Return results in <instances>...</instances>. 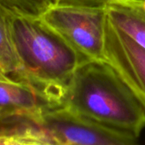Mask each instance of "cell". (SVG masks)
I'll list each match as a JSON object with an SVG mask.
<instances>
[{
    "label": "cell",
    "instance_id": "obj_1",
    "mask_svg": "<svg viewBox=\"0 0 145 145\" xmlns=\"http://www.w3.org/2000/svg\"><path fill=\"white\" fill-rule=\"evenodd\" d=\"M62 107L137 137L145 127L142 107L105 61L89 60L78 67L67 87Z\"/></svg>",
    "mask_w": 145,
    "mask_h": 145
},
{
    "label": "cell",
    "instance_id": "obj_2",
    "mask_svg": "<svg viewBox=\"0 0 145 145\" xmlns=\"http://www.w3.org/2000/svg\"><path fill=\"white\" fill-rule=\"evenodd\" d=\"M11 31L22 64L17 81L32 85L61 107L74 72L89 60L41 17L11 16Z\"/></svg>",
    "mask_w": 145,
    "mask_h": 145
},
{
    "label": "cell",
    "instance_id": "obj_3",
    "mask_svg": "<svg viewBox=\"0 0 145 145\" xmlns=\"http://www.w3.org/2000/svg\"><path fill=\"white\" fill-rule=\"evenodd\" d=\"M41 19L87 60L107 61L106 7L57 5Z\"/></svg>",
    "mask_w": 145,
    "mask_h": 145
},
{
    "label": "cell",
    "instance_id": "obj_4",
    "mask_svg": "<svg viewBox=\"0 0 145 145\" xmlns=\"http://www.w3.org/2000/svg\"><path fill=\"white\" fill-rule=\"evenodd\" d=\"M37 125L59 145H139L137 137L80 116L62 106L47 111Z\"/></svg>",
    "mask_w": 145,
    "mask_h": 145
},
{
    "label": "cell",
    "instance_id": "obj_5",
    "mask_svg": "<svg viewBox=\"0 0 145 145\" xmlns=\"http://www.w3.org/2000/svg\"><path fill=\"white\" fill-rule=\"evenodd\" d=\"M105 56L145 112V49L115 27L106 22Z\"/></svg>",
    "mask_w": 145,
    "mask_h": 145
},
{
    "label": "cell",
    "instance_id": "obj_6",
    "mask_svg": "<svg viewBox=\"0 0 145 145\" xmlns=\"http://www.w3.org/2000/svg\"><path fill=\"white\" fill-rule=\"evenodd\" d=\"M61 107L32 85L0 80V120L27 119L37 124L49 110Z\"/></svg>",
    "mask_w": 145,
    "mask_h": 145
},
{
    "label": "cell",
    "instance_id": "obj_7",
    "mask_svg": "<svg viewBox=\"0 0 145 145\" xmlns=\"http://www.w3.org/2000/svg\"><path fill=\"white\" fill-rule=\"evenodd\" d=\"M106 9L110 22L145 49V0L113 2Z\"/></svg>",
    "mask_w": 145,
    "mask_h": 145
},
{
    "label": "cell",
    "instance_id": "obj_8",
    "mask_svg": "<svg viewBox=\"0 0 145 145\" xmlns=\"http://www.w3.org/2000/svg\"><path fill=\"white\" fill-rule=\"evenodd\" d=\"M0 71L17 81L22 64L16 50L11 31V15L0 8Z\"/></svg>",
    "mask_w": 145,
    "mask_h": 145
},
{
    "label": "cell",
    "instance_id": "obj_9",
    "mask_svg": "<svg viewBox=\"0 0 145 145\" xmlns=\"http://www.w3.org/2000/svg\"><path fill=\"white\" fill-rule=\"evenodd\" d=\"M7 145H59L41 126L26 120L21 126L10 130Z\"/></svg>",
    "mask_w": 145,
    "mask_h": 145
},
{
    "label": "cell",
    "instance_id": "obj_10",
    "mask_svg": "<svg viewBox=\"0 0 145 145\" xmlns=\"http://www.w3.org/2000/svg\"><path fill=\"white\" fill-rule=\"evenodd\" d=\"M57 5V0H0V8L11 16L39 18Z\"/></svg>",
    "mask_w": 145,
    "mask_h": 145
},
{
    "label": "cell",
    "instance_id": "obj_11",
    "mask_svg": "<svg viewBox=\"0 0 145 145\" xmlns=\"http://www.w3.org/2000/svg\"><path fill=\"white\" fill-rule=\"evenodd\" d=\"M117 1L142 2L144 0H57L58 5H74L86 7H106L108 4Z\"/></svg>",
    "mask_w": 145,
    "mask_h": 145
},
{
    "label": "cell",
    "instance_id": "obj_12",
    "mask_svg": "<svg viewBox=\"0 0 145 145\" xmlns=\"http://www.w3.org/2000/svg\"><path fill=\"white\" fill-rule=\"evenodd\" d=\"M10 130H3L0 131V145H7Z\"/></svg>",
    "mask_w": 145,
    "mask_h": 145
},
{
    "label": "cell",
    "instance_id": "obj_13",
    "mask_svg": "<svg viewBox=\"0 0 145 145\" xmlns=\"http://www.w3.org/2000/svg\"><path fill=\"white\" fill-rule=\"evenodd\" d=\"M11 79H10L9 77H7L5 74H4L3 72L0 71V80H3V81H6V80H10Z\"/></svg>",
    "mask_w": 145,
    "mask_h": 145
}]
</instances>
